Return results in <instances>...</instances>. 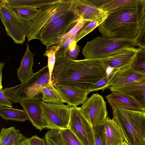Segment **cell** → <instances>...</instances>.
Returning a JSON list of instances; mask_svg holds the SVG:
<instances>
[{
	"label": "cell",
	"mask_w": 145,
	"mask_h": 145,
	"mask_svg": "<svg viewBox=\"0 0 145 145\" xmlns=\"http://www.w3.org/2000/svg\"><path fill=\"white\" fill-rule=\"evenodd\" d=\"M108 68L101 59L74 60L66 56L56 59L52 85L63 84L87 91L108 74Z\"/></svg>",
	"instance_id": "cell-1"
},
{
	"label": "cell",
	"mask_w": 145,
	"mask_h": 145,
	"mask_svg": "<svg viewBox=\"0 0 145 145\" xmlns=\"http://www.w3.org/2000/svg\"><path fill=\"white\" fill-rule=\"evenodd\" d=\"M145 16V0H133L109 14L98 27L102 36L135 41Z\"/></svg>",
	"instance_id": "cell-2"
},
{
	"label": "cell",
	"mask_w": 145,
	"mask_h": 145,
	"mask_svg": "<svg viewBox=\"0 0 145 145\" xmlns=\"http://www.w3.org/2000/svg\"><path fill=\"white\" fill-rule=\"evenodd\" d=\"M112 119L129 145H145V111L112 109Z\"/></svg>",
	"instance_id": "cell-3"
},
{
	"label": "cell",
	"mask_w": 145,
	"mask_h": 145,
	"mask_svg": "<svg viewBox=\"0 0 145 145\" xmlns=\"http://www.w3.org/2000/svg\"><path fill=\"white\" fill-rule=\"evenodd\" d=\"M50 76L47 65L33 74L25 81L16 86L3 89L5 96L14 103L26 100H42V89L50 84Z\"/></svg>",
	"instance_id": "cell-4"
},
{
	"label": "cell",
	"mask_w": 145,
	"mask_h": 145,
	"mask_svg": "<svg viewBox=\"0 0 145 145\" xmlns=\"http://www.w3.org/2000/svg\"><path fill=\"white\" fill-rule=\"evenodd\" d=\"M135 41L105 37H96L87 42L82 52L85 59H102L124 47L136 48Z\"/></svg>",
	"instance_id": "cell-5"
},
{
	"label": "cell",
	"mask_w": 145,
	"mask_h": 145,
	"mask_svg": "<svg viewBox=\"0 0 145 145\" xmlns=\"http://www.w3.org/2000/svg\"><path fill=\"white\" fill-rule=\"evenodd\" d=\"M79 20L78 18L69 8L55 23L44 26L36 39L39 40L47 49L57 44L59 39L72 29Z\"/></svg>",
	"instance_id": "cell-6"
},
{
	"label": "cell",
	"mask_w": 145,
	"mask_h": 145,
	"mask_svg": "<svg viewBox=\"0 0 145 145\" xmlns=\"http://www.w3.org/2000/svg\"><path fill=\"white\" fill-rule=\"evenodd\" d=\"M0 18L7 35L17 44L24 43L29 31V22L21 19L10 11L5 0L0 1Z\"/></svg>",
	"instance_id": "cell-7"
},
{
	"label": "cell",
	"mask_w": 145,
	"mask_h": 145,
	"mask_svg": "<svg viewBox=\"0 0 145 145\" xmlns=\"http://www.w3.org/2000/svg\"><path fill=\"white\" fill-rule=\"evenodd\" d=\"M42 104L48 124L46 129L62 130L68 128L71 115L69 105L42 101Z\"/></svg>",
	"instance_id": "cell-8"
},
{
	"label": "cell",
	"mask_w": 145,
	"mask_h": 145,
	"mask_svg": "<svg viewBox=\"0 0 145 145\" xmlns=\"http://www.w3.org/2000/svg\"><path fill=\"white\" fill-rule=\"evenodd\" d=\"M80 108L83 115L92 127L103 124L108 117L106 103L98 93L88 98Z\"/></svg>",
	"instance_id": "cell-9"
},
{
	"label": "cell",
	"mask_w": 145,
	"mask_h": 145,
	"mask_svg": "<svg viewBox=\"0 0 145 145\" xmlns=\"http://www.w3.org/2000/svg\"><path fill=\"white\" fill-rule=\"evenodd\" d=\"M71 115L68 128L78 137L83 145H93V128L83 115L80 107L70 106Z\"/></svg>",
	"instance_id": "cell-10"
},
{
	"label": "cell",
	"mask_w": 145,
	"mask_h": 145,
	"mask_svg": "<svg viewBox=\"0 0 145 145\" xmlns=\"http://www.w3.org/2000/svg\"><path fill=\"white\" fill-rule=\"evenodd\" d=\"M70 10L79 20L86 22L99 20L109 13L91 2L89 0H71Z\"/></svg>",
	"instance_id": "cell-11"
},
{
	"label": "cell",
	"mask_w": 145,
	"mask_h": 145,
	"mask_svg": "<svg viewBox=\"0 0 145 145\" xmlns=\"http://www.w3.org/2000/svg\"><path fill=\"white\" fill-rule=\"evenodd\" d=\"M62 0H56L53 3L40 9L41 11L33 20L29 22L30 27L27 38L28 42L35 39L39 31L58 10Z\"/></svg>",
	"instance_id": "cell-12"
},
{
	"label": "cell",
	"mask_w": 145,
	"mask_h": 145,
	"mask_svg": "<svg viewBox=\"0 0 145 145\" xmlns=\"http://www.w3.org/2000/svg\"><path fill=\"white\" fill-rule=\"evenodd\" d=\"M137 49L134 47H123L101 59L107 68L120 69L130 65Z\"/></svg>",
	"instance_id": "cell-13"
},
{
	"label": "cell",
	"mask_w": 145,
	"mask_h": 145,
	"mask_svg": "<svg viewBox=\"0 0 145 145\" xmlns=\"http://www.w3.org/2000/svg\"><path fill=\"white\" fill-rule=\"evenodd\" d=\"M42 103V101L37 100H25L19 103L26 113L28 120L41 131L48 126L44 116Z\"/></svg>",
	"instance_id": "cell-14"
},
{
	"label": "cell",
	"mask_w": 145,
	"mask_h": 145,
	"mask_svg": "<svg viewBox=\"0 0 145 145\" xmlns=\"http://www.w3.org/2000/svg\"><path fill=\"white\" fill-rule=\"evenodd\" d=\"M144 80L145 74L134 71L129 65L118 70L108 84L107 88L129 85Z\"/></svg>",
	"instance_id": "cell-15"
},
{
	"label": "cell",
	"mask_w": 145,
	"mask_h": 145,
	"mask_svg": "<svg viewBox=\"0 0 145 145\" xmlns=\"http://www.w3.org/2000/svg\"><path fill=\"white\" fill-rule=\"evenodd\" d=\"M53 86L69 106H76L82 105L87 99L89 93L87 91L61 84H56Z\"/></svg>",
	"instance_id": "cell-16"
},
{
	"label": "cell",
	"mask_w": 145,
	"mask_h": 145,
	"mask_svg": "<svg viewBox=\"0 0 145 145\" xmlns=\"http://www.w3.org/2000/svg\"><path fill=\"white\" fill-rule=\"evenodd\" d=\"M105 98L112 109L144 111L134 99L125 93L118 91L112 92L110 94L106 95Z\"/></svg>",
	"instance_id": "cell-17"
},
{
	"label": "cell",
	"mask_w": 145,
	"mask_h": 145,
	"mask_svg": "<svg viewBox=\"0 0 145 145\" xmlns=\"http://www.w3.org/2000/svg\"><path fill=\"white\" fill-rule=\"evenodd\" d=\"M111 92L118 91L125 93L134 99L145 111V80L129 85L109 87Z\"/></svg>",
	"instance_id": "cell-18"
},
{
	"label": "cell",
	"mask_w": 145,
	"mask_h": 145,
	"mask_svg": "<svg viewBox=\"0 0 145 145\" xmlns=\"http://www.w3.org/2000/svg\"><path fill=\"white\" fill-rule=\"evenodd\" d=\"M106 145H120L125 141L118 126L107 117L104 124Z\"/></svg>",
	"instance_id": "cell-19"
},
{
	"label": "cell",
	"mask_w": 145,
	"mask_h": 145,
	"mask_svg": "<svg viewBox=\"0 0 145 145\" xmlns=\"http://www.w3.org/2000/svg\"><path fill=\"white\" fill-rule=\"evenodd\" d=\"M35 54L30 50L29 46L26 44V48L19 68L17 69V76L21 83L30 78L33 75V67L34 63Z\"/></svg>",
	"instance_id": "cell-20"
},
{
	"label": "cell",
	"mask_w": 145,
	"mask_h": 145,
	"mask_svg": "<svg viewBox=\"0 0 145 145\" xmlns=\"http://www.w3.org/2000/svg\"><path fill=\"white\" fill-rule=\"evenodd\" d=\"M25 137L19 129L14 127H3L1 130L0 145H15Z\"/></svg>",
	"instance_id": "cell-21"
},
{
	"label": "cell",
	"mask_w": 145,
	"mask_h": 145,
	"mask_svg": "<svg viewBox=\"0 0 145 145\" xmlns=\"http://www.w3.org/2000/svg\"><path fill=\"white\" fill-rule=\"evenodd\" d=\"M56 0H5L9 6L17 8L40 9Z\"/></svg>",
	"instance_id": "cell-22"
},
{
	"label": "cell",
	"mask_w": 145,
	"mask_h": 145,
	"mask_svg": "<svg viewBox=\"0 0 145 145\" xmlns=\"http://www.w3.org/2000/svg\"><path fill=\"white\" fill-rule=\"evenodd\" d=\"M0 115L6 120H10L23 122L29 119L26 113L23 110L5 106L0 107Z\"/></svg>",
	"instance_id": "cell-23"
},
{
	"label": "cell",
	"mask_w": 145,
	"mask_h": 145,
	"mask_svg": "<svg viewBox=\"0 0 145 145\" xmlns=\"http://www.w3.org/2000/svg\"><path fill=\"white\" fill-rule=\"evenodd\" d=\"M5 3L7 7L12 13L21 19L28 22L34 19L41 11L40 9L13 7Z\"/></svg>",
	"instance_id": "cell-24"
},
{
	"label": "cell",
	"mask_w": 145,
	"mask_h": 145,
	"mask_svg": "<svg viewBox=\"0 0 145 145\" xmlns=\"http://www.w3.org/2000/svg\"><path fill=\"white\" fill-rule=\"evenodd\" d=\"M41 92L43 101L58 104L66 103L58 91L52 84L43 88Z\"/></svg>",
	"instance_id": "cell-25"
},
{
	"label": "cell",
	"mask_w": 145,
	"mask_h": 145,
	"mask_svg": "<svg viewBox=\"0 0 145 145\" xmlns=\"http://www.w3.org/2000/svg\"><path fill=\"white\" fill-rule=\"evenodd\" d=\"M129 67L136 72L145 75V48H138Z\"/></svg>",
	"instance_id": "cell-26"
},
{
	"label": "cell",
	"mask_w": 145,
	"mask_h": 145,
	"mask_svg": "<svg viewBox=\"0 0 145 145\" xmlns=\"http://www.w3.org/2000/svg\"><path fill=\"white\" fill-rule=\"evenodd\" d=\"M60 130L50 129L48 131L44 136L47 145H67L61 136Z\"/></svg>",
	"instance_id": "cell-27"
},
{
	"label": "cell",
	"mask_w": 145,
	"mask_h": 145,
	"mask_svg": "<svg viewBox=\"0 0 145 145\" xmlns=\"http://www.w3.org/2000/svg\"><path fill=\"white\" fill-rule=\"evenodd\" d=\"M108 16L98 20L88 22L77 33L75 41L77 43L82 38L98 27L106 19Z\"/></svg>",
	"instance_id": "cell-28"
},
{
	"label": "cell",
	"mask_w": 145,
	"mask_h": 145,
	"mask_svg": "<svg viewBox=\"0 0 145 145\" xmlns=\"http://www.w3.org/2000/svg\"><path fill=\"white\" fill-rule=\"evenodd\" d=\"M59 46L56 44L50 46L46 49L44 56L48 57V65L50 76V84H52L51 76L56 62L55 54L59 48Z\"/></svg>",
	"instance_id": "cell-29"
},
{
	"label": "cell",
	"mask_w": 145,
	"mask_h": 145,
	"mask_svg": "<svg viewBox=\"0 0 145 145\" xmlns=\"http://www.w3.org/2000/svg\"><path fill=\"white\" fill-rule=\"evenodd\" d=\"M119 69H113L105 77L98 82L87 91L88 93L93 91L101 90L103 91L108 88L107 85Z\"/></svg>",
	"instance_id": "cell-30"
},
{
	"label": "cell",
	"mask_w": 145,
	"mask_h": 145,
	"mask_svg": "<svg viewBox=\"0 0 145 145\" xmlns=\"http://www.w3.org/2000/svg\"><path fill=\"white\" fill-rule=\"evenodd\" d=\"M60 133L67 145H83L78 137L68 128L60 130Z\"/></svg>",
	"instance_id": "cell-31"
},
{
	"label": "cell",
	"mask_w": 145,
	"mask_h": 145,
	"mask_svg": "<svg viewBox=\"0 0 145 145\" xmlns=\"http://www.w3.org/2000/svg\"><path fill=\"white\" fill-rule=\"evenodd\" d=\"M133 0H107L100 8L109 14L115 9L132 2Z\"/></svg>",
	"instance_id": "cell-32"
},
{
	"label": "cell",
	"mask_w": 145,
	"mask_h": 145,
	"mask_svg": "<svg viewBox=\"0 0 145 145\" xmlns=\"http://www.w3.org/2000/svg\"><path fill=\"white\" fill-rule=\"evenodd\" d=\"M104 124L92 127L94 137L93 145H106Z\"/></svg>",
	"instance_id": "cell-33"
},
{
	"label": "cell",
	"mask_w": 145,
	"mask_h": 145,
	"mask_svg": "<svg viewBox=\"0 0 145 145\" xmlns=\"http://www.w3.org/2000/svg\"><path fill=\"white\" fill-rule=\"evenodd\" d=\"M86 22L81 20H79L72 29L59 39L58 43L56 44L57 45H60L66 39L77 34L84 26Z\"/></svg>",
	"instance_id": "cell-34"
},
{
	"label": "cell",
	"mask_w": 145,
	"mask_h": 145,
	"mask_svg": "<svg viewBox=\"0 0 145 145\" xmlns=\"http://www.w3.org/2000/svg\"><path fill=\"white\" fill-rule=\"evenodd\" d=\"M135 41L137 46L145 48V16Z\"/></svg>",
	"instance_id": "cell-35"
},
{
	"label": "cell",
	"mask_w": 145,
	"mask_h": 145,
	"mask_svg": "<svg viewBox=\"0 0 145 145\" xmlns=\"http://www.w3.org/2000/svg\"><path fill=\"white\" fill-rule=\"evenodd\" d=\"M75 41L72 42L70 45L66 54V56L73 60L77 57L80 52V48L77 44Z\"/></svg>",
	"instance_id": "cell-36"
},
{
	"label": "cell",
	"mask_w": 145,
	"mask_h": 145,
	"mask_svg": "<svg viewBox=\"0 0 145 145\" xmlns=\"http://www.w3.org/2000/svg\"><path fill=\"white\" fill-rule=\"evenodd\" d=\"M3 89L0 88V107L6 106L12 108V101L4 95L3 92Z\"/></svg>",
	"instance_id": "cell-37"
},
{
	"label": "cell",
	"mask_w": 145,
	"mask_h": 145,
	"mask_svg": "<svg viewBox=\"0 0 145 145\" xmlns=\"http://www.w3.org/2000/svg\"><path fill=\"white\" fill-rule=\"evenodd\" d=\"M31 145H46L45 139L41 138L36 135L29 138Z\"/></svg>",
	"instance_id": "cell-38"
},
{
	"label": "cell",
	"mask_w": 145,
	"mask_h": 145,
	"mask_svg": "<svg viewBox=\"0 0 145 145\" xmlns=\"http://www.w3.org/2000/svg\"><path fill=\"white\" fill-rule=\"evenodd\" d=\"M19 145H31L29 138L25 137H24L20 141Z\"/></svg>",
	"instance_id": "cell-39"
},
{
	"label": "cell",
	"mask_w": 145,
	"mask_h": 145,
	"mask_svg": "<svg viewBox=\"0 0 145 145\" xmlns=\"http://www.w3.org/2000/svg\"><path fill=\"white\" fill-rule=\"evenodd\" d=\"M5 65V63L4 62H1L0 63V88L2 89L3 86L2 85V70L3 68Z\"/></svg>",
	"instance_id": "cell-40"
},
{
	"label": "cell",
	"mask_w": 145,
	"mask_h": 145,
	"mask_svg": "<svg viewBox=\"0 0 145 145\" xmlns=\"http://www.w3.org/2000/svg\"><path fill=\"white\" fill-rule=\"evenodd\" d=\"M120 145H129L125 141H124Z\"/></svg>",
	"instance_id": "cell-41"
},
{
	"label": "cell",
	"mask_w": 145,
	"mask_h": 145,
	"mask_svg": "<svg viewBox=\"0 0 145 145\" xmlns=\"http://www.w3.org/2000/svg\"><path fill=\"white\" fill-rule=\"evenodd\" d=\"M19 145V143H18V144H17L16 145Z\"/></svg>",
	"instance_id": "cell-42"
}]
</instances>
